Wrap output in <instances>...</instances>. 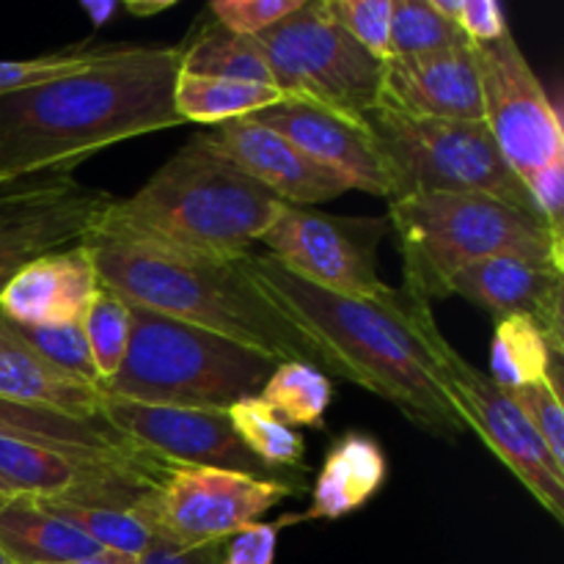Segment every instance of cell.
Returning <instances> with one entry per match:
<instances>
[{"label":"cell","mask_w":564,"mask_h":564,"mask_svg":"<svg viewBox=\"0 0 564 564\" xmlns=\"http://www.w3.org/2000/svg\"><path fill=\"white\" fill-rule=\"evenodd\" d=\"M182 47L119 44L75 75L0 94V180L72 174L130 138L182 124L174 108Z\"/></svg>","instance_id":"obj_1"},{"label":"cell","mask_w":564,"mask_h":564,"mask_svg":"<svg viewBox=\"0 0 564 564\" xmlns=\"http://www.w3.org/2000/svg\"><path fill=\"white\" fill-rule=\"evenodd\" d=\"M264 301L295 325L323 358V372L372 391L408 422L457 441L466 427L435 378L402 290L380 297H347L319 290L281 268L270 253L237 259Z\"/></svg>","instance_id":"obj_2"},{"label":"cell","mask_w":564,"mask_h":564,"mask_svg":"<svg viewBox=\"0 0 564 564\" xmlns=\"http://www.w3.org/2000/svg\"><path fill=\"white\" fill-rule=\"evenodd\" d=\"M284 204L198 132L130 198H113L97 235L198 262H237Z\"/></svg>","instance_id":"obj_3"},{"label":"cell","mask_w":564,"mask_h":564,"mask_svg":"<svg viewBox=\"0 0 564 564\" xmlns=\"http://www.w3.org/2000/svg\"><path fill=\"white\" fill-rule=\"evenodd\" d=\"M88 248L99 284L130 306L196 325L275 364L303 361L323 369L306 336L264 301L237 262L169 257L102 235H94Z\"/></svg>","instance_id":"obj_4"},{"label":"cell","mask_w":564,"mask_h":564,"mask_svg":"<svg viewBox=\"0 0 564 564\" xmlns=\"http://www.w3.org/2000/svg\"><path fill=\"white\" fill-rule=\"evenodd\" d=\"M400 240L408 295L433 303L446 295L449 279L468 264L496 257L551 262L564 270L543 220L488 196H408L389 202L386 218Z\"/></svg>","instance_id":"obj_5"},{"label":"cell","mask_w":564,"mask_h":564,"mask_svg":"<svg viewBox=\"0 0 564 564\" xmlns=\"http://www.w3.org/2000/svg\"><path fill=\"white\" fill-rule=\"evenodd\" d=\"M279 364L218 334L132 306V330L119 372L102 397L147 405L229 411L257 397Z\"/></svg>","instance_id":"obj_6"},{"label":"cell","mask_w":564,"mask_h":564,"mask_svg":"<svg viewBox=\"0 0 564 564\" xmlns=\"http://www.w3.org/2000/svg\"><path fill=\"white\" fill-rule=\"evenodd\" d=\"M367 127L394 176L391 202L430 193L488 196L540 218L527 185L501 158L485 121L416 119L372 108Z\"/></svg>","instance_id":"obj_7"},{"label":"cell","mask_w":564,"mask_h":564,"mask_svg":"<svg viewBox=\"0 0 564 564\" xmlns=\"http://www.w3.org/2000/svg\"><path fill=\"white\" fill-rule=\"evenodd\" d=\"M408 306H411L413 328L422 339L430 367H433L463 427L474 430L482 444L499 457V463H505L516 474L518 482L543 505V510H549L562 523L564 468L556 466L540 435L534 433L532 424L527 422L523 411L510 397V391L501 389L490 375L479 372L449 345V339L441 334L438 323H435L430 303L408 295Z\"/></svg>","instance_id":"obj_8"},{"label":"cell","mask_w":564,"mask_h":564,"mask_svg":"<svg viewBox=\"0 0 564 564\" xmlns=\"http://www.w3.org/2000/svg\"><path fill=\"white\" fill-rule=\"evenodd\" d=\"M251 39L286 99L367 124L378 105L383 64L341 31L328 0H306L295 14Z\"/></svg>","instance_id":"obj_9"},{"label":"cell","mask_w":564,"mask_h":564,"mask_svg":"<svg viewBox=\"0 0 564 564\" xmlns=\"http://www.w3.org/2000/svg\"><path fill=\"white\" fill-rule=\"evenodd\" d=\"M295 494L297 488L286 479H259L226 468L174 466L158 490L141 501V510L158 538L193 549L226 543Z\"/></svg>","instance_id":"obj_10"},{"label":"cell","mask_w":564,"mask_h":564,"mask_svg":"<svg viewBox=\"0 0 564 564\" xmlns=\"http://www.w3.org/2000/svg\"><path fill=\"white\" fill-rule=\"evenodd\" d=\"M110 202L108 191L72 174L0 180V295L39 257L91 240Z\"/></svg>","instance_id":"obj_11"},{"label":"cell","mask_w":564,"mask_h":564,"mask_svg":"<svg viewBox=\"0 0 564 564\" xmlns=\"http://www.w3.org/2000/svg\"><path fill=\"white\" fill-rule=\"evenodd\" d=\"M482 88V121L501 158L523 182L564 158V132L556 105L534 75L512 33L499 42L474 44Z\"/></svg>","instance_id":"obj_12"},{"label":"cell","mask_w":564,"mask_h":564,"mask_svg":"<svg viewBox=\"0 0 564 564\" xmlns=\"http://www.w3.org/2000/svg\"><path fill=\"white\" fill-rule=\"evenodd\" d=\"M386 220L336 218L284 204L264 237L270 257L297 279L347 297H380L389 284L378 273Z\"/></svg>","instance_id":"obj_13"},{"label":"cell","mask_w":564,"mask_h":564,"mask_svg":"<svg viewBox=\"0 0 564 564\" xmlns=\"http://www.w3.org/2000/svg\"><path fill=\"white\" fill-rule=\"evenodd\" d=\"M174 463L163 457L66 455L0 438V485L6 496L80 507H138Z\"/></svg>","instance_id":"obj_14"},{"label":"cell","mask_w":564,"mask_h":564,"mask_svg":"<svg viewBox=\"0 0 564 564\" xmlns=\"http://www.w3.org/2000/svg\"><path fill=\"white\" fill-rule=\"evenodd\" d=\"M102 419L130 444L174 463L240 471L259 479H279L237 438L229 411L147 405V402L102 397Z\"/></svg>","instance_id":"obj_15"},{"label":"cell","mask_w":564,"mask_h":564,"mask_svg":"<svg viewBox=\"0 0 564 564\" xmlns=\"http://www.w3.org/2000/svg\"><path fill=\"white\" fill-rule=\"evenodd\" d=\"M248 119L284 135L312 163L336 176L347 191L372 193L386 202L394 198V176L367 124H356L345 116L292 99L259 110Z\"/></svg>","instance_id":"obj_16"},{"label":"cell","mask_w":564,"mask_h":564,"mask_svg":"<svg viewBox=\"0 0 564 564\" xmlns=\"http://www.w3.org/2000/svg\"><path fill=\"white\" fill-rule=\"evenodd\" d=\"M375 108H389L416 119L482 121V88L474 44L389 58L380 66Z\"/></svg>","instance_id":"obj_17"},{"label":"cell","mask_w":564,"mask_h":564,"mask_svg":"<svg viewBox=\"0 0 564 564\" xmlns=\"http://www.w3.org/2000/svg\"><path fill=\"white\" fill-rule=\"evenodd\" d=\"M446 295H460L490 317H529L564 350V270L551 262L496 257L468 264L449 279Z\"/></svg>","instance_id":"obj_18"},{"label":"cell","mask_w":564,"mask_h":564,"mask_svg":"<svg viewBox=\"0 0 564 564\" xmlns=\"http://www.w3.org/2000/svg\"><path fill=\"white\" fill-rule=\"evenodd\" d=\"M202 135L207 138L209 147L218 149L226 160H231L264 191L273 193L281 204L308 209L347 193V187L336 176L312 163L284 135L268 130L248 116L209 127Z\"/></svg>","instance_id":"obj_19"},{"label":"cell","mask_w":564,"mask_h":564,"mask_svg":"<svg viewBox=\"0 0 564 564\" xmlns=\"http://www.w3.org/2000/svg\"><path fill=\"white\" fill-rule=\"evenodd\" d=\"M88 242L39 257L11 279L0 295V314L14 325H55L80 319L99 290Z\"/></svg>","instance_id":"obj_20"},{"label":"cell","mask_w":564,"mask_h":564,"mask_svg":"<svg viewBox=\"0 0 564 564\" xmlns=\"http://www.w3.org/2000/svg\"><path fill=\"white\" fill-rule=\"evenodd\" d=\"M0 397L72 416H102V391L50 367L0 314Z\"/></svg>","instance_id":"obj_21"},{"label":"cell","mask_w":564,"mask_h":564,"mask_svg":"<svg viewBox=\"0 0 564 564\" xmlns=\"http://www.w3.org/2000/svg\"><path fill=\"white\" fill-rule=\"evenodd\" d=\"M0 438L66 452V455L152 457V452L121 438L102 416L83 419L72 416V413L50 411V408L3 400V397H0Z\"/></svg>","instance_id":"obj_22"},{"label":"cell","mask_w":564,"mask_h":564,"mask_svg":"<svg viewBox=\"0 0 564 564\" xmlns=\"http://www.w3.org/2000/svg\"><path fill=\"white\" fill-rule=\"evenodd\" d=\"M389 463L372 435L345 433L325 455L312 505L297 521H336L361 510L386 482Z\"/></svg>","instance_id":"obj_23"},{"label":"cell","mask_w":564,"mask_h":564,"mask_svg":"<svg viewBox=\"0 0 564 564\" xmlns=\"http://www.w3.org/2000/svg\"><path fill=\"white\" fill-rule=\"evenodd\" d=\"M0 551L14 564H64L102 554L80 529L25 496L0 499Z\"/></svg>","instance_id":"obj_24"},{"label":"cell","mask_w":564,"mask_h":564,"mask_svg":"<svg viewBox=\"0 0 564 564\" xmlns=\"http://www.w3.org/2000/svg\"><path fill=\"white\" fill-rule=\"evenodd\" d=\"M490 378L507 391L545 378L562 380V350L529 317L496 319L490 341Z\"/></svg>","instance_id":"obj_25"},{"label":"cell","mask_w":564,"mask_h":564,"mask_svg":"<svg viewBox=\"0 0 564 564\" xmlns=\"http://www.w3.org/2000/svg\"><path fill=\"white\" fill-rule=\"evenodd\" d=\"M284 94L279 88L257 86V83L224 80V77L191 75L182 72L176 75L174 86V108L182 121H196V124H224L231 119H246L264 108L284 102Z\"/></svg>","instance_id":"obj_26"},{"label":"cell","mask_w":564,"mask_h":564,"mask_svg":"<svg viewBox=\"0 0 564 564\" xmlns=\"http://www.w3.org/2000/svg\"><path fill=\"white\" fill-rule=\"evenodd\" d=\"M259 400L292 430L323 427L334 400V386L328 375L312 364L281 361L259 391Z\"/></svg>","instance_id":"obj_27"},{"label":"cell","mask_w":564,"mask_h":564,"mask_svg":"<svg viewBox=\"0 0 564 564\" xmlns=\"http://www.w3.org/2000/svg\"><path fill=\"white\" fill-rule=\"evenodd\" d=\"M182 72L275 88L268 61L257 42L248 36H235L220 25L207 28L187 47H182Z\"/></svg>","instance_id":"obj_28"},{"label":"cell","mask_w":564,"mask_h":564,"mask_svg":"<svg viewBox=\"0 0 564 564\" xmlns=\"http://www.w3.org/2000/svg\"><path fill=\"white\" fill-rule=\"evenodd\" d=\"M53 516L64 518L75 529H80L91 543L99 549L116 551V554L141 556L152 545L154 534L152 521L147 512L138 507H80V505H55V501H42Z\"/></svg>","instance_id":"obj_29"},{"label":"cell","mask_w":564,"mask_h":564,"mask_svg":"<svg viewBox=\"0 0 564 564\" xmlns=\"http://www.w3.org/2000/svg\"><path fill=\"white\" fill-rule=\"evenodd\" d=\"M229 422L235 427L237 438L242 441L248 452L257 457L262 466L273 468H292L303 463V435L292 430L290 424L281 422L268 405L257 397L235 402L229 408Z\"/></svg>","instance_id":"obj_30"},{"label":"cell","mask_w":564,"mask_h":564,"mask_svg":"<svg viewBox=\"0 0 564 564\" xmlns=\"http://www.w3.org/2000/svg\"><path fill=\"white\" fill-rule=\"evenodd\" d=\"M80 325L83 334H86L88 350H91L94 369L99 375V386L108 383L119 372L127 345H130L132 306L121 301L116 292L99 286L91 301H88L86 312H83Z\"/></svg>","instance_id":"obj_31"},{"label":"cell","mask_w":564,"mask_h":564,"mask_svg":"<svg viewBox=\"0 0 564 564\" xmlns=\"http://www.w3.org/2000/svg\"><path fill=\"white\" fill-rule=\"evenodd\" d=\"M466 44L455 22L444 20L430 0H394L391 3V58L435 53Z\"/></svg>","instance_id":"obj_32"},{"label":"cell","mask_w":564,"mask_h":564,"mask_svg":"<svg viewBox=\"0 0 564 564\" xmlns=\"http://www.w3.org/2000/svg\"><path fill=\"white\" fill-rule=\"evenodd\" d=\"M14 330L50 364V367L61 369V372L69 375V378H77L83 380V383L97 386L99 389V375L97 369H94L91 350H88L80 319L55 325H14Z\"/></svg>","instance_id":"obj_33"},{"label":"cell","mask_w":564,"mask_h":564,"mask_svg":"<svg viewBox=\"0 0 564 564\" xmlns=\"http://www.w3.org/2000/svg\"><path fill=\"white\" fill-rule=\"evenodd\" d=\"M116 50H119V44H97V47L77 44V47L61 50V53L39 55V58L0 61V94L20 91V88L42 86V83L75 75V72L86 69V66L105 61Z\"/></svg>","instance_id":"obj_34"},{"label":"cell","mask_w":564,"mask_h":564,"mask_svg":"<svg viewBox=\"0 0 564 564\" xmlns=\"http://www.w3.org/2000/svg\"><path fill=\"white\" fill-rule=\"evenodd\" d=\"M391 3L394 0H328V11L352 42L386 64L391 58Z\"/></svg>","instance_id":"obj_35"},{"label":"cell","mask_w":564,"mask_h":564,"mask_svg":"<svg viewBox=\"0 0 564 564\" xmlns=\"http://www.w3.org/2000/svg\"><path fill=\"white\" fill-rule=\"evenodd\" d=\"M510 397L521 408L527 422L545 444L556 466L564 468V408H562V380L545 378L538 383L512 389Z\"/></svg>","instance_id":"obj_36"},{"label":"cell","mask_w":564,"mask_h":564,"mask_svg":"<svg viewBox=\"0 0 564 564\" xmlns=\"http://www.w3.org/2000/svg\"><path fill=\"white\" fill-rule=\"evenodd\" d=\"M303 3L306 0H215L209 11L224 31L251 39L295 14Z\"/></svg>","instance_id":"obj_37"},{"label":"cell","mask_w":564,"mask_h":564,"mask_svg":"<svg viewBox=\"0 0 564 564\" xmlns=\"http://www.w3.org/2000/svg\"><path fill=\"white\" fill-rule=\"evenodd\" d=\"M523 185H527L534 209L549 229L554 246L564 251V158L540 169Z\"/></svg>","instance_id":"obj_38"},{"label":"cell","mask_w":564,"mask_h":564,"mask_svg":"<svg viewBox=\"0 0 564 564\" xmlns=\"http://www.w3.org/2000/svg\"><path fill=\"white\" fill-rule=\"evenodd\" d=\"M295 521L297 518H284L279 523H251L235 538L226 540L220 564H273L279 532L286 523Z\"/></svg>","instance_id":"obj_39"},{"label":"cell","mask_w":564,"mask_h":564,"mask_svg":"<svg viewBox=\"0 0 564 564\" xmlns=\"http://www.w3.org/2000/svg\"><path fill=\"white\" fill-rule=\"evenodd\" d=\"M452 22L468 44L499 42L501 36L510 33L505 9L496 0H457Z\"/></svg>","instance_id":"obj_40"},{"label":"cell","mask_w":564,"mask_h":564,"mask_svg":"<svg viewBox=\"0 0 564 564\" xmlns=\"http://www.w3.org/2000/svg\"><path fill=\"white\" fill-rule=\"evenodd\" d=\"M224 545L226 543H209L182 549V545L169 543V540L154 538L152 545L138 556V564H220Z\"/></svg>","instance_id":"obj_41"},{"label":"cell","mask_w":564,"mask_h":564,"mask_svg":"<svg viewBox=\"0 0 564 564\" xmlns=\"http://www.w3.org/2000/svg\"><path fill=\"white\" fill-rule=\"evenodd\" d=\"M80 9L86 11L88 20L94 22V28H99L119 11V3H113V0H83Z\"/></svg>","instance_id":"obj_42"},{"label":"cell","mask_w":564,"mask_h":564,"mask_svg":"<svg viewBox=\"0 0 564 564\" xmlns=\"http://www.w3.org/2000/svg\"><path fill=\"white\" fill-rule=\"evenodd\" d=\"M64 564H138V560H135V556L116 554V551H102V554H97V556H88V560L64 562Z\"/></svg>","instance_id":"obj_43"},{"label":"cell","mask_w":564,"mask_h":564,"mask_svg":"<svg viewBox=\"0 0 564 564\" xmlns=\"http://www.w3.org/2000/svg\"><path fill=\"white\" fill-rule=\"evenodd\" d=\"M174 3H127L124 9L130 11V14H138V17H152V14H160V11L171 9Z\"/></svg>","instance_id":"obj_44"},{"label":"cell","mask_w":564,"mask_h":564,"mask_svg":"<svg viewBox=\"0 0 564 564\" xmlns=\"http://www.w3.org/2000/svg\"><path fill=\"white\" fill-rule=\"evenodd\" d=\"M0 564H14V562H11V560H9V556H6V554H3V551H0Z\"/></svg>","instance_id":"obj_45"},{"label":"cell","mask_w":564,"mask_h":564,"mask_svg":"<svg viewBox=\"0 0 564 564\" xmlns=\"http://www.w3.org/2000/svg\"><path fill=\"white\" fill-rule=\"evenodd\" d=\"M3 496H6V490H3V485H0V499H3Z\"/></svg>","instance_id":"obj_46"}]
</instances>
